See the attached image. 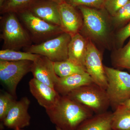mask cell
<instances>
[{
    "mask_svg": "<svg viewBox=\"0 0 130 130\" xmlns=\"http://www.w3.org/2000/svg\"><path fill=\"white\" fill-rule=\"evenodd\" d=\"M67 95L95 114L107 111L110 107L106 90L94 83L81 86Z\"/></svg>",
    "mask_w": 130,
    "mask_h": 130,
    "instance_id": "obj_3",
    "label": "cell"
},
{
    "mask_svg": "<svg viewBox=\"0 0 130 130\" xmlns=\"http://www.w3.org/2000/svg\"><path fill=\"white\" fill-rule=\"evenodd\" d=\"M10 93L4 92L0 95V120L2 122L11 108L16 102Z\"/></svg>",
    "mask_w": 130,
    "mask_h": 130,
    "instance_id": "obj_23",
    "label": "cell"
},
{
    "mask_svg": "<svg viewBox=\"0 0 130 130\" xmlns=\"http://www.w3.org/2000/svg\"><path fill=\"white\" fill-rule=\"evenodd\" d=\"M104 69L108 83L106 91L114 111L130 98V74L105 66Z\"/></svg>",
    "mask_w": 130,
    "mask_h": 130,
    "instance_id": "obj_4",
    "label": "cell"
},
{
    "mask_svg": "<svg viewBox=\"0 0 130 130\" xmlns=\"http://www.w3.org/2000/svg\"><path fill=\"white\" fill-rule=\"evenodd\" d=\"M19 13L24 24L36 41L43 42L64 32L61 26L43 20L35 16L28 9Z\"/></svg>",
    "mask_w": 130,
    "mask_h": 130,
    "instance_id": "obj_7",
    "label": "cell"
},
{
    "mask_svg": "<svg viewBox=\"0 0 130 130\" xmlns=\"http://www.w3.org/2000/svg\"><path fill=\"white\" fill-rule=\"evenodd\" d=\"M112 130H130V110H115L112 120Z\"/></svg>",
    "mask_w": 130,
    "mask_h": 130,
    "instance_id": "obj_21",
    "label": "cell"
},
{
    "mask_svg": "<svg viewBox=\"0 0 130 130\" xmlns=\"http://www.w3.org/2000/svg\"><path fill=\"white\" fill-rule=\"evenodd\" d=\"M46 112L51 122L63 130H76L94 113L67 95H61L55 106Z\"/></svg>",
    "mask_w": 130,
    "mask_h": 130,
    "instance_id": "obj_1",
    "label": "cell"
},
{
    "mask_svg": "<svg viewBox=\"0 0 130 130\" xmlns=\"http://www.w3.org/2000/svg\"><path fill=\"white\" fill-rule=\"evenodd\" d=\"M114 25L119 27L130 20V0L119 10L116 14L112 16Z\"/></svg>",
    "mask_w": 130,
    "mask_h": 130,
    "instance_id": "obj_24",
    "label": "cell"
},
{
    "mask_svg": "<svg viewBox=\"0 0 130 130\" xmlns=\"http://www.w3.org/2000/svg\"><path fill=\"white\" fill-rule=\"evenodd\" d=\"M71 36L66 32L39 44L25 48V52L44 56L53 62L67 60Z\"/></svg>",
    "mask_w": 130,
    "mask_h": 130,
    "instance_id": "obj_6",
    "label": "cell"
},
{
    "mask_svg": "<svg viewBox=\"0 0 130 130\" xmlns=\"http://www.w3.org/2000/svg\"><path fill=\"white\" fill-rule=\"evenodd\" d=\"M88 40L78 32L71 37L68 47V60L85 70V59Z\"/></svg>",
    "mask_w": 130,
    "mask_h": 130,
    "instance_id": "obj_15",
    "label": "cell"
},
{
    "mask_svg": "<svg viewBox=\"0 0 130 130\" xmlns=\"http://www.w3.org/2000/svg\"><path fill=\"white\" fill-rule=\"evenodd\" d=\"M54 67L58 77H64L76 74L86 72L84 68L68 60L54 62Z\"/></svg>",
    "mask_w": 130,
    "mask_h": 130,
    "instance_id": "obj_19",
    "label": "cell"
},
{
    "mask_svg": "<svg viewBox=\"0 0 130 130\" xmlns=\"http://www.w3.org/2000/svg\"><path fill=\"white\" fill-rule=\"evenodd\" d=\"M1 22V38L3 41L4 49L18 50L30 46V37L24 29L14 13H9Z\"/></svg>",
    "mask_w": 130,
    "mask_h": 130,
    "instance_id": "obj_5",
    "label": "cell"
},
{
    "mask_svg": "<svg viewBox=\"0 0 130 130\" xmlns=\"http://www.w3.org/2000/svg\"><path fill=\"white\" fill-rule=\"evenodd\" d=\"M105 0H66V2L74 7L84 6L98 9L104 8Z\"/></svg>",
    "mask_w": 130,
    "mask_h": 130,
    "instance_id": "obj_25",
    "label": "cell"
},
{
    "mask_svg": "<svg viewBox=\"0 0 130 130\" xmlns=\"http://www.w3.org/2000/svg\"><path fill=\"white\" fill-rule=\"evenodd\" d=\"M129 0H105L104 8L111 16L116 14Z\"/></svg>",
    "mask_w": 130,
    "mask_h": 130,
    "instance_id": "obj_26",
    "label": "cell"
},
{
    "mask_svg": "<svg viewBox=\"0 0 130 130\" xmlns=\"http://www.w3.org/2000/svg\"><path fill=\"white\" fill-rule=\"evenodd\" d=\"M37 0H7L1 7L2 13H20L29 9Z\"/></svg>",
    "mask_w": 130,
    "mask_h": 130,
    "instance_id": "obj_22",
    "label": "cell"
},
{
    "mask_svg": "<svg viewBox=\"0 0 130 130\" xmlns=\"http://www.w3.org/2000/svg\"></svg>",
    "mask_w": 130,
    "mask_h": 130,
    "instance_id": "obj_33",
    "label": "cell"
},
{
    "mask_svg": "<svg viewBox=\"0 0 130 130\" xmlns=\"http://www.w3.org/2000/svg\"><path fill=\"white\" fill-rule=\"evenodd\" d=\"M49 1H51L55 3H57L58 5L61 4L62 3L66 1V0H49Z\"/></svg>",
    "mask_w": 130,
    "mask_h": 130,
    "instance_id": "obj_29",
    "label": "cell"
},
{
    "mask_svg": "<svg viewBox=\"0 0 130 130\" xmlns=\"http://www.w3.org/2000/svg\"><path fill=\"white\" fill-rule=\"evenodd\" d=\"M56 130H63L60 129V128H58V127H56Z\"/></svg>",
    "mask_w": 130,
    "mask_h": 130,
    "instance_id": "obj_31",
    "label": "cell"
},
{
    "mask_svg": "<svg viewBox=\"0 0 130 130\" xmlns=\"http://www.w3.org/2000/svg\"><path fill=\"white\" fill-rule=\"evenodd\" d=\"M130 37V22L119 31L116 35L118 44L121 46L126 39Z\"/></svg>",
    "mask_w": 130,
    "mask_h": 130,
    "instance_id": "obj_27",
    "label": "cell"
},
{
    "mask_svg": "<svg viewBox=\"0 0 130 130\" xmlns=\"http://www.w3.org/2000/svg\"><path fill=\"white\" fill-rule=\"evenodd\" d=\"M112 60L113 65L116 68L130 70V40L125 46L114 53Z\"/></svg>",
    "mask_w": 130,
    "mask_h": 130,
    "instance_id": "obj_20",
    "label": "cell"
},
{
    "mask_svg": "<svg viewBox=\"0 0 130 130\" xmlns=\"http://www.w3.org/2000/svg\"><path fill=\"white\" fill-rule=\"evenodd\" d=\"M61 27L63 32L71 36L80 32L83 27V18L75 7L66 2L59 5Z\"/></svg>",
    "mask_w": 130,
    "mask_h": 130,
    "instance_id": "obj_11",
    "label": "cell"
},
{
    "mask_svg": "<svg viewBox=\"0 0 130 130\" xmlns=\"http://www.w3.org/2000/svg\"><path fill=\"white\" fill-rule=\"evenodd\" d=\"M28 10L35 16L49 23L61 26L59 5L49 1H36Z\"/></svg>",
    "mask_w": 130,
    "mask_h": 130,
    "instance_id": "obj_14",
    "label": "cell"
},
{
    "mask_svg": "<svg viewBox=\"0 0 130 130\" xmlns=\"http://www.w3.org/2000/svg\"><path fill=\"white\" fill-rule=\"evenodd\" d=\"M85 65L86 72L90 76L93 83L106 90L107 80L102 63V56L93 42L90 39L88 43Z\"/></svg>",
    "mask_w": 130,
    "mask_h": 130,
    "instance_id": "obj_9",
    "label": "cell"
},
{
    "mask_svg": "<svg viewBox=\"0 0 130 130\" xmlns=\"http://www.w3.org/2000/svg\"><path fill=\"white\" fill-rule=\"evenodd\" d=\"M78 8L81 12L83 21L80 31L92 42L106 43L110 32L109 21L106 12L103 9L84 6H79Z\"/></svg>",
    "mask_w": 130,
    "mask_h": 130,
    "instance_id": "obj_2",
    "label": "cell"
},
{
    "mask_svg": "<svg viewBox=\"0 0 130 130\" xmlns=\"http://www.w3.org/2000/svg\"><path fill=\"white\" fill-rule=\"evenodd\" d=\"M15 130H23L22 129H16Z\"/></svg>",
    "mask_w": 130,
    "mask_h": 130,
    "instance_id": "obj_32",
    "label": "cell"
},
{
    "mask_svg": "<svg viewBox=\"0 0 130 130\" xmlns=\"http://www.w3.org/2000/svg\"><path fill=\"white\" fill-rule=\"evenodd\" d=\"M30 103V101L26 97L16 101L2 121L3 125L14 130L29 125L31 117L28 111Z\"/></svg>",
    "mask_w": 130,
    "mask_h": 130,
    "instance_id": "obj_10",
    "label": "cell"
},
{
    "mask_svg": "<svg viewBox=\"0 0 130 130\" xmlns=\"http://www.w3.org/2000/svg\"><path fill=\"white\" fill-rule=\"evenodd\" d=\"M40 55L27 52L5 49L0 51V60L7 61L29 60L34 61Z\"/></svg>",
    "mask_w": 130,
    "mask_h": 130,
    "instance_id": "obj_18",
    "label": "cell"
},
{
    "mask_svg": "<svg viewBox=\"0 0 130 130\" xmlns=\"http://www.w3.org/2000/svg\"><path fill=\"white\" fill-rule=\"evenodd\" d=\"M92 83L93 80L87 72L76 73L66 77H59L55 89L61 95H67L74 90Z\"/></svg>",
    "mask_w": 130,
    "mask_h": 130,
    "instance_id": "obj_16",
    "label": "cell"
},
{
    "mask_svg": "<svg viewBox=\"0 0 130 130\" xmlns=\"http://www.w3.org/2000/svg\"><path fill=\"white\" fill-rule=\"evenodd\" d=\"M113 112L107 111L95 114L83 121L76 130H112Z\"/></svg>",
    "mask_w": 130,
    "mask_h": 130,
    "instance_id": "obj_17",
    "label": "cell"
},
{
    "mask_svg": "<svg viewBox=\"0 0 130 130\" xmlns=\"http://www.w3.org/2000/svg\"><path fill=\"white\" fill-rule=\"evenodd\" d=\"M130 110V98L120 105L115 110Z\"/></svg>",
    "mask_w": 130,
    "mask_h": 130,
    "instance_id": "obj_28",
    "label": "cell"
},
{
    "mask_svg": "<svg viewBox=\"0 0 130 130\" xmlns=\"http://www.w3.org/2000/svg\"><path fill=\"white\" fill-rule=\"evenodd\" d=\"M32 62L0 60V80L13 96H16V88L19 82L31 71Z\"/></svg>",
    "mask_w": 130,
    "mask_h": 130,
    "instance_id": "obj_8",
    "label": "cell"
},
{
    "mask_svg": "<svg viewBox=\"0 0 130 130\" xmlns=\"http://www.w3.org/2000/svg\"><path fill=\"white\" fill-rule=\"evenodd\" d=\"M31 72L34 78L55 89L59 77L54 67V62L44 56L40 55L32 62Z\"/></svg>",
    "mask_w": 130,
    "mask_h": 130,
    "instance_id": "obj_13",
    "label": "cell"
},
{
    "mask_svg": "<svg viewBox=\"0 0 130 130\" xmlns=\"http://www.w3.org/2000/svg\"><path fill=\"white\" fill-rule=\"evenodd\" d=\"M6 0H0V7L1 8L2 7L4 3L6 2Z\"/></svg>",
    "mask_w": 130,
    "mask_h": 130,
    "instance_id": "obj_30",
    "label": "cell"
},
{
    "mask_svg": "<svg viewBox=\"0 0 130 130\" xmlns=\"http://www.w3.org/2000/svg\"><path fill=\"white\" fill-rule=\"evenodd\" d=\"M30 93L39 105L46 110L53 107L60 96L55 89L33 78L29 82Z\"/></svg>",
    "mask_w": 130,
    "mask_h": 130,
    "instance_id": "obj_12",
    "label": "cell"
}]
</instances>
